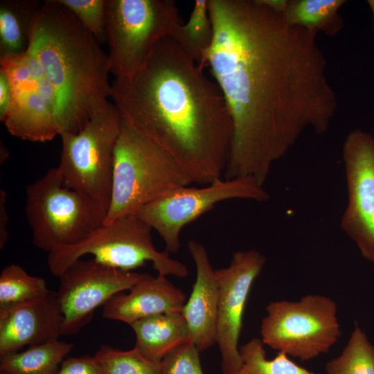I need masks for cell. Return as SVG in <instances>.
<instances>
[{"mask_svg":"<svg viewBox=\"0 0 374 374\" xmlns=\"http://www.w3.org/2000/svg\"><path fill=\"white\" fill-rule=\"evenodd\" d=\"M209 12L214 37L204 66L233 129L224 178L264 185L305 130L326 132L337 110L317 30L290 24L263 0H209Z\"/></svg>","mask_w":374,"mask_h":374,"instance_id":"cell-1","label":"cell"},{"mask_svg":"<svg viewBox=\"0 0 374 374\" xmlns=\"http://www.w3.org/2000/svg\"><path fill=\"white\" fill-rule=\"evenodd\" d=\"M111 84L121 116L173 155L193 183L222 178L233 132L226 101L171 37L158 43L132 78Z\"/></svg>","mask_w":374,"mask_h":374,"instance_id":"cell-2","label":"cell"},{"mask_svg":"<svg viewBox=\"0 0 374 374\" xmlns=\"http://www.w3.org/2000/svg\"><path fill=\"white\" fill-rule=\"evenodd\" d=\"M27 50L57 96L60 135L79 132L109 103L108 55L57 0L42 2L31 25Z\"/></svg>","mask_w":374,"mask_h":374,"instance_id":"cell-3","label":"cell"},{"mask_svg":"<svg viewBox=\"0 0 374 374\" xmlns=\"http://www.w3.org/2000/svg\"><path fill=\"white\" fill-rule=\"evenodd\" d=\"M193 183L173 155L122 117L104 223L137 214L148 204Z\"/></svg>","mask_w":374,"mask_h":374,"instance_id":"cell-4","label":"cell"},{"mask_svg":"<svg viewBox=\"0 0 374 374\" xmlns=\"http://www.w3.org/2000/svg\"><path fill=\"white\" fill-rule=\"evenodd\" d=\"M152 230L137 214L121 216L103 223L79 242L50 252L49 270L59 277L73 262L91 255L96 262L118 269L134 271L150 262L158 275L186 277V265L155 248Z\"/></svg>","mask_w":374,"mask_h":374,"instance_id":"cell-5","label":"cell"},{"mask_svg":"<svg viewBox=\"0 0 374 374\" xmlns=\"http://www.w3.org/2000/svg\"><path fill=\"white\" fill-rule=\"evenodd\" d=\"M26 197L33 244L48 253L82 240L104 223L107 213L97 202L64 186L57 167L28 185Z\"/></svg>","mask_w":374,"mask_h":374,"instance_id":"cell-6","label":"cell"},{"mask_svg":"<svg viewBox=\"0 0 374 374\" xmlns=\"http://www.w3.org/2000/svg\"><path fill=\"white\" fill-rule=\"evenodd\" d=\"M183 22L170 0H107L106 42L109 73L132 78L158 43Z\"/></svg>","mask_w":374,"mask_h":374,"instance_id":"cell-7","label":"cell"},{"mask_svg":"<svg viewBox=\"0 0 374 374\" xmlns=\"http://www.w3.org/2000/svg\"><path fill=\"white\" fill-rule=\"evenodd\" d=\"M121 121L119 111L109 102L79 132L60 135L62 151L57 168L64 186L97 202L107 211Z\"/></svg>","mask_w":374,"mask_h":374,"instance_id":"cell-8","label":"cell"},{"mask_svg":"<svg viewBox=\"0 0 374 374\" xmlns=\"http://www.w3.org/2000/svg\"><path fill=\"white\" fill-rule=\"evenodd\" d=\"M266 312L260 330L264 345L302 362L327 353L341 334L337 303L324 295L271 301Z\"/></svg>","mask_w":374,"mask_h":374,"instance_id":"cell-9","label":"cell"},{"mask_svg":"<svg viewBox=\"0 0 374 374\" xmlns=\"http://www.w3.org/2000/svg\"><path fill=\"white\" fill-rule=\"evenodd\" d=\"M269 198L263 185L253 178H222L206 186L177 188L148 204L137 215L161 236L168 253H176L184 227L218 203L233 199L263 202Z\"/></svg>","mask_w":374,"mask_h":374,"instance_id":"cell-10","label":"cell"},{"mask_svg":"<svg viewBox=\"0 0 374 374\" xmlns=\"http://www.w3.org/2000/svg\"><path fill=\"white\" fill-rule=\"evenodd\" d=\"M11 87L9 109L1 121L12 136L46 142L60 136L59 101L38 62L28 51L0 57Z\"/></svg>","mask_w":374,"mask_h":374,"instance_id":"cell-11","label":"cell"},{"mask_svg":"<svg viewBox=\"0 0 374 374\" xmlns=\"http://www.w3.org/2000/svg\"><path fill=\"white\" fill-rule=\"evenodd\" d=\"M342 155L347 203L340 226L362 257L374 265V136L362 130L350 131Z\"/></svg>","mask_w":374,"mask_h":374,"instance_id":"cell-12","label":"cell"},{"mask_svg":"<svg viewBox=\"0 0 374 374\" xmlns=\"http://www.w3.org/2000/svg\"><path fill=\"white\" fill-rule=\"evenodd\" d=\"M143 276L96 262L78 260L58 278L56 292L63 317L64 335L78 333L94 311L116 294L129 290Z\"/></svg>","mask_w":374,"mask_h":374,"instance_id":"cell-13","label":"cell"},{"mask_svg":"<svg viewBox=\"0 0 374 374\" xmlns=\"http://www.w3.org/2000/svg\"><path fill=\"white\" fill-rule=\"evenodd\" d=\"M266 258L256 249L233 253L229 265L215 270L219 301L217 344L223 374H232L242 365L238 347L243 317L249 295L260 274Z\"/></svg>","mask_w":374,"mask_h":374,"instance_id":"cell-14","label":"cell"},{"mask_svg":"<svg viewBox=\"0 0 374 374\" xmlns=\"http://www.w3.org/2000/svg\"><path fill=\"white\" fill-rule=\"evenodd\" d=\"M63 335V317L55 292L0 308V357L58 340Z\"/></svg>","mask_w":374,"mask_h":374,"instance_id":"cell-15","label":"cell"},{"mask_svg":"<svg viewBox=\"0 0 374 374\" xmlns=\"http://www.w3.org/2000/svg\"><path fill=\"white\" fill-rule=\"evenodd\" d=\"M188 249L195 265L196 276L181 314L190 340L201 352L217 344L218 283L204 246L190 240Z\"/></svg>","mask_w":374,"mask_h":374,"instance_id":"cell-16","label":"cell"},{"mask_svg":"<svg viewBox=\"0 0 374 374\" xmlns=\"http://www.w3.org/2000/svg\"><path fill=\"white\" fill-rule=\"evenodd\" d=\"M114 296L103 307L105 319L132 325L150 316L181 312L186 299L181 290L175 286L167 276L143 274L142 278L127 292Z\"/></svg>","mask_w":374,"mask_h":374,"instance_id":"cell-17","label":"cell"},{"mask_svg":"<svg viewBox=\"0 0 374 374\" xmlns=\"http://www.w3.org/2000/svg\"><path fill=\"white\" fill-rule=\"evenodd\" d=\"M135 335L134 347L149 361H161L190 340L181 312L159 314L139 319L130 326Z\"/></svg>","mask_w":374,"mask_h":374,"instance_id":"cell-18","label":"cell"},{"mask_svg":"<svg viewBox=\"0 0 374 374\" xmlns=\"http://www.w3.org/2000/svg\"><path fill=\"white\" fill-rule=\"evenodd\" d=\"M42 2L3 0L0 3V57L24 53L34 17Z\"/></svg>","mask_w":374,"mask_h":374,"instance_id":"cell-19","label":"cell"},{"mask_svg":"<svg viewBox=\"0 0 374 374\" xmlns=\"http://www.w3.org/2000/svg\"><path fill=\"white\" fill-rule=\"evenodd\" d=\"M73 347L59 339L29 346L0 357V371L9 374H55Z\"/></svg>","mask_w":374,"mask_h":374,"instance_id":"cell-20","label":"cell"},{"mask_svg":"<svg viewBox=\"0 0 374 374\" xmlns=\"http://www.w3.org/2000/svg\"><path fill=\"white\" fill-rule=\"evenodd\" d=\"M170 37L204 69L206 55L214 37L209 0H195L187 22L180 24Z\"/></svg>","mask_w":374,"mask_h":374,"instance_id":"cell-21","label":"cell"},{"mask_svg":"<svg viewBox=\"0 0 374 374\" xmlns=\"http://www.w3.org/2000/svg\"><path fill=\"white\" fill-rule=\"evenodd\" d=\"M326 374H374V345L355 325L341 353L325 366Z\"/></svg>","mask_w":374,"mask_h":374,"instance_id":"cell-22","label":"cell"},{"mask_svg":"<svg viewBox=\"0 0 374 374\" xmlns=\"http://www.w3.org/2000/svg\"><path fill=\"white\" fill-rule=\"evenodd\" d=\"M240 354L242 365L232 374H319L299 366L280 352L273 359H267L260 338L253 337L244 344L240 347Z\"/></svg>","mask_w":374,"mask_h":374,"instance_id":"cell-23","label":"cell"},{"mask_svg":"<svg viewBox=\"0 0 374 374\" xmlns=\"http://www.w3.org/2000/svg\"><path fill=\"white\" fill-rule=\"evenodd\" d=\"M49 291L43 278L28 274L19 265H8L0 274V308L38 299Z\"/></svg>","mask_w":374,"mask_h":374,"instance_id":"cell-24","label":"cell"},{"mask_svg":"<svg viewBox=\"0 0 374 374\" xmlns=\"http://www.w3.org/2000/svg\"><path fill=\"white\" fill-rule=\"evenodd\" d=\"M95 356L101 363L104 374H159V364L147 359L135 347L121 350L103 345Z\"/></svg>","mask_w":374,"mask_h":374,"instance_id":"cell-25","label":"cell"},{"mask_svg":"<svg viewBox=\"0 0 374 374\" xmlns=\"http://www.w3.org/2000/svg\"><path fill=\"white\" fill-rule=\"evenodd\" d=\"M343 0H299L289 2L285 11L287 21L296 26L317 30L332 19Z\"/></svg>","mask_w":374,"mask_h":374,"instance_id":"cell-26","label":"cell"},{"mask_svg":"<svg viewBox=\"0 0 374 374\" xmlns=\"http://www.w3.org/2000/svg\"><path fill=\"white\" fill-rule=\"evenodd\" d=\"M70 10L99 44L106 42L107 0H57Z\"/></svg>","mask_w":374,"mask_h":374,"instance_id":"cell-27","label":"cell"},{"mask_svg":"<svg viewBox=\"0 0 374 374\" xmlns=\"http://www.w3.org/2000/svg\"><path fill=\"white\" fill-rule=\"evenodd\" d=\"M199 352L189 340L161 361L159 374H204Z\"/></svg>","mask_w":374,"mask_h":374,"instance_id":"cell-28","label":"cell"},{"mask_svg":"<svg viewBox=\"0 0 374 374\" xmlns=\"http://www.w3.org/2000/svg\"><path fill=\"white\" fill-rule=\"evenodd\" d=\"M55 374H104V371L95 355H84L65 359Z\"/></svg>","mask_w":374,"mask_h":374,"instance_id":"cell-29","label":"cell"},{"mask_svg":"<svg viewBox=\"0 0 374 374\" xmlns=\"http://www.w3.org/2000/svg\"><path fill=\"white\" fill-rule=\"evenodd\" d=\"M11 87L7 73L0 69V120L6 116L11 100Z\"/></svg>","mask_w":374,"mask_h":374,"instance_id":"cell-30","label":"cell"},{"mask_svg":"<svg viewBox=\"0 0 374 374\" xmlns=\"http://www.w3.org/2000/svg\"><path fill=\"white\" fill-rule=\"evenodd\" d=\"M7 194L5 190L0 191V249H2L8 239L7 226L9 222V216L6 206Z\"/></svg>","mask_w":374,"mask_h":374,"instance_id":"cell-31","label":"cell"},{"mask_svg":"<svg viewBox=\"0 0 374 374\" xmlns=\"http://www.w3.org/2000/svg\"><path fill=\"white\" fill-rule=\"evenodd\" d=\"M367 3L371 10L373 19V28H374V0H368Z\"/></svg>","mask_w":374,"mask_h":374,"instance_id":"cell-32","label":"cell"},{"mask_svg":"<svg viewBox=\"0 0 374 374\" xmlns=\"http://www.w3.org/2000/svg\"><path fill=\"white\" fill-rule=\"evenodd\" d=\"M0 374H9L6 372H4V371H0Z\"/></svg>","mask_w":374,"mask_h":374,"instance_id":"cell-33","label":"cell"}]
</instances>
